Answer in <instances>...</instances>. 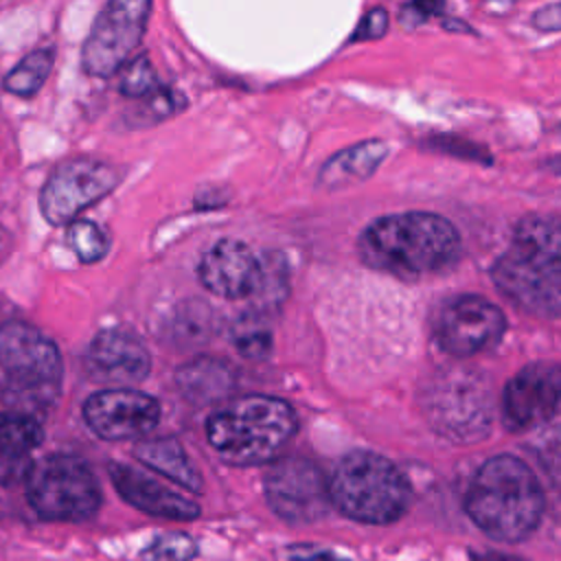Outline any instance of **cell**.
I'll return each instance as SVG.
<instances>
[{
  "instance_id": "cell-1",
  "label": "cell",
  "mask_w": 561,
  "mask_h": 561,
  "mask_svg": "<svg viewBox=\"0 0 561 561\" xmlns=\"http://www.w3.org/2000/svg\"><path fill=\"white\" fill-rule=\"evenodd\" d=\"M364 265L401 280H416L451 270L460 256L456 226L436 213L408 210L370 221L359 239Z\"/></svg>"
},
{
  "instance_id": "cell-2",
  "label": "cell",
  "mask_w": 561,
  "mask_h": 561,
  "mask_svg": "<svg viewBox=\"0 0 561 561\" xmlns=\"http://www.w3.org/2000/svg\"><path fill=\"white\" fill-rule=\"evenodd\" d=\"M546 500L535 471L517 456L497 454L480 465L465 493L469 519L491 539L517 543L530 537Z\"/></svg>"
},
{
  "instance_id": "cell-3",
  "label": "cell",
  "mask_w": 561,
  "mask_h": 561,
  "mask_svg": "<svg viewBox=\"0 0 561 561\" xmlns=\"http://www.w3.org/2000/svg\"><path fill=\"white\" fill-rule=\"evenodd\" d=\"M298 432L296 410L272 394L230 399L206 419V440L232 467H256L276 460Z\"/></svg>"
},
{
  "instance_id": "cell-4",
  "label": "cell",
  "mask_w": 561,
  "mask_h": 561,
  "mask_svg": "<svg viewBox=\"0 0 561 561\" xmlns=\"http://www.w3.org/2000/svg\"><path fill=\"white\" fill-rule=\"evenodd\" d=\"M329 493L344 517L373 526L397 522L412 502V489L401 469L368 449H353L340 458Z\"/></svg>"
},
{
  "instance_id": "cell-5",
  "label": "cell",
  "mask_w": 561,
  "mask_h": 561,
  "mask_svg": "<svg viewBox=\"0 0 561 561\" xmlns=\"http://www.w3.org/2000/svg\"><path fill=\"white\" fill-rule=\"evenodd\" d=\"M421 410L430 427L449 443L471 445L489 436L495 399L489 377L465 364L436 370L421 392Z\"/></svg>"
},
{
  "instance_id": "cell-6",
  "label": "cell",
  "mask_w": 561,
  "mask_h": 561,
  "mask_svg": "<svg viewBox=\"0 0 561 561\" xmlns=\"http://www.w3.org/2000/svg\"><path fill=\"white\" fill-rule=\"evenodd\" d=\"M31 508L48 522L79 524L101 508V486L92 467L75 454H48L33 462L26 480Z\"/></svg>"
},
{
  "instance_id": "cell-7",
  "label": "cell",
  "mask_w": 561,
  "mask_h": 561,
  "mask_svg": "<svg viewBox=\"0 0 561 561\" xmlns=\"http://www.w3.org/2000/svg\"><path fill=\"white\" fill-rule=\"evenodd\" d=\"M0 368L11 381L13 394L35 397L48 405L59 392L64 362L57 344L37 327L9 320L0 324Z\"/></svg>"
},
{
  "instance_id": "cell-8",
  "label": "cell",
  "mask_w": 561,
  "mask_h": 561,
  "mask_svg": "<svg viewBox=\"0 0 561 561\" xmlns=\"http://www.w3.org/2000/svg\"><path fill=\"white\" fill-rule=\"evenodd\" d=\"M491 280L517 309L537 318L561 316V259L511 243L491 265Z\"/></svg>"
},
{
  "instance_id": "cell-9",
  "label": "cell",
  "mask_w": 561,
  "mask_h": 561,
  "mask_svg": "<svg viewBox=\"0 0 561 561\" xmlns=\"http://www.w3.org/2000/svg\"><path fill=\"white\" fill-rule=\"evenodd\" d=\"M149 13L151 0H107L83 42V70L101 79L116 75L142 42Z\"/></svg>"
},
{
  "instance_id": "cell-10",
  "label": "cell",
  "mask_w": 561,
  "mask_h": 561,
  "mask_svg": "<svg viewBox=\"0 0 561 561\" xmlns=\"http://www.w3.org/2000/svg\"><path fill=\"white\" fill-rule=\"evenodd\" d=\"M263 493L270 511L294 526L322 519L331 504L329 480L305 456H278L263 476Z\"/></svg>"
},
{
  "instance_id": "cell-11",
  "label": "cell",
  "mask_w": 561,
  "mask_h": 561,
  "mask_svg": "<svg viewBox=\"0 0 561 561\" xmlns=\"http://www.w3.org/2000/svg\"><path fill=\"white\" fill-rule=\"evenodd\" d=\"M121 171L96 158H70L53 169L39 191V213L50 226H68L85 208L110 195Z\"/></svg>"
},
{
  "instance_id": "cell-12",
  "label": "cell",
  "mask_w": 561,
  "mask_h": 561,
  "mask_svg": "<svg viewBox=\"0 0 561 561\" xmlns=\"http://www.w3.org/2000/svg\"><path fill=\"white\" fill-rule=\"evenodd\" d=\"M506 331L500 307L476 294L447 298L434 318L436 344L449 357L465 359L495 346Z\"/></svg>"
},
{
  "instance_id": "cell-13",
  "label": "cell",
  "mask_w": 561,
  "mask_h": 561,
  "mask_svg": "<svg viewBox=\"0 0 561 561\" xmlns=\"http://www.w3.org/2000/svg\"><path fill=\"white\" fill-rule=\"evenodd\" d=\"M561 405V364L537 359L522 366L502 392V425L528 432L552 419Z\"/></svg>"
},
{
  "instance_id": "cell-14",
  "label": "cell",
  "mask_w": 561,
  "mask_h": 561,
  "mask_svg": "<svg viewBox=\"0 0 561 561\" xmlns=\"http://www.w3.org/2000/svg\"><path fill=\"white\" fill-rule=\"evenodd\" d=\"M90 432L103 440H140L160 423L156 397L134 388H105L92 392L81 408Z\"/></svg>"
},
{
  "instance_id": "cell-15",
  "label": "cell",
  "mask_w": 561,
  "mask_h": 561,
  "mask_svg": "<svg viewBox=\"0 0 561 561\" xmlns=\"http://www.w3.org/2000/svg\"><path fill=\"white\" fill-rule=\"evenodd\" d=\"M197 278L219 298H254L263 280V259H259L248 243L226 237L202 254Z\"/></svg>"
},
{
  "instance_id": "cell-16",
  "label": "cell",
  "mask_w": 561,
  "mask_h": 561,
  "mask_svg": "<svg viewBox=\"0 0 561 561\" xmlns=\"http://www.w3.org/2000/svg\"><path fill=\"white\" fill-rule=\"evenodd\" d=\"M110 480L116 489V493L136 511L160 517V519H173V522H193L199 517L202 508L197 502L188 500L186 495L173 491L167 484H160L156 478L147 476L145 471L112 462L107 467Z\"/></svg>"
},
{
  "instance_id": "cell-17",
  "label": "cell",
  "mask_w": 561,
  "mask_h": 561,
  "mask_svg": "<svg viewBox=\"0 0 561 561\" xmlns=\"http://www.w3.org/2000/svg\"><path fill=\"white\" fill-rule=\"evenodd\" d=\"M88 364L101 379L121 383H138L151 373L149 351L123 329L99 331L88 346Z\"/></svg>"
},
{
  "instance_id": "cell-18",
  "label": "cell",
  "mask_w": 561,
  "mask_h": 561,
  "mask_svg": "<svg viewBox=\"0 0 561 561\" xmlns=\"http://www.w3.org/2000/svg\"><path fill=\"white\" fill-rule=\"evenodd\" d=\"M42 423L22 410L0 412V484L24 482L33 467V451L42 445Z\"/></svg>"
},
{
  "instance_id": "cell-19",
  "label": "cell",
  "mask_w": 561,
  "mask_h": 561,
  "mask_svg": "<svg viewBox=\"0 0 561 561\" xmlns=\"http://www.w3.org/2000/svg\"><path fill=\"white\" fill-rule=\"evenodd\" d=\"M388 145L379 138L362 140L333 153L318 171L316 186L322 191H340L368 180L386 160Z\"/></svg>"
},
{
  "instance_id": "cell-20",
  "label": "cell",
  "mask_w": 561,
  "mask_h": 561,
  "mask_svg": "<svg viewBox=\"0 0 561 561\" xmlns=\"http://www.w3.org/2000/svg\"><path fill=\"white\" fill-rule=\"evenodd\" d=\"M175 386L193 405L217 403L232 392L234 370L217 357H195L175 370Z\"/></svg>"
},
{
  "instance_id": "cell-21",
  "label": "cell",
  "mask_w": 561,
  "mask_h": 561,
  "mask_svg": "<svg viewBox=\"0 0 561 561\" xmlns=\"http://www.w3.org/2000/svg\"><path fill=\"white\" fill-rule=\"evenodd\" d=\"M134 458L193 495L204 489L199 469L175 438H140L134 447Z\"/></svg>"
},
{
  "instance_id": "cell-22",
  "label": "cell",
  "mask_w": 561,
  "mask_h": 561,
  "mask_svg": "<svg viewBox=\"0 0 561 561\" xmlns=\"http://www.w3.org/2000/svg\"><path fill=\"white\" fill-rule=\"evenodd\" d=\"M511 243L561 259V215H552V213L524 215L515 224Z\"/></svg>"
},
{
  "instance_id": "cell-23",
  "label": "cell",
  "mask_w": 561,
  "mask_h": 561,
  "mask_svg": "<svg viewBox=\"0 0 561 561\" xmlns=\"http://www.w3.org/2000/svg\"><path fill=\"white\" fill-rule=\"evenodd\" d=\"M55 66V50L53 48H35L26 57H22L2 79V88L9 94L28 99L35 96L42 85L48 81Z\"/></svg>"
},
{
  "instance_id": "cell-24",
  "label": "cell",
  "mask_w": 561,
  "mask_h": 561,
  "mask_svg": "<svg viewBox=\"0 0 561 561\" xmlns=\"http://www.w3.org/2000/svg\"><path fill=\"white\" fill-rule=\"evenodd\" d=\"M138 103L129 112V127H147V125H158L162 121H169L178 116L186 107V96L178 92L175 88L160 85L151 94L136 99Z\"/></svg>"
},
{
  "instance_id": "cell-25",
  "label": "cell",
  "mask_w": 561,
  "mask_h": 561,
  "mask_svg": "<svg viewBox=\"0 0 561 561\" xmlns=\"http://www.w3.org/2000/svg\"><path fill=\"white\" fill-rule=\"evenodd\" d=\"M66 243L75 252V256L85 265L101 261L110 250V239L103 232V228L90 219L79 217L68 224Z\"/></svg>"
},
{
  "instance_id": "cell-26",
  "label": "cell",
  "mask_w": 561,
  "mask_h": 561,
  "mask_svg": "<svg viewBox=\"0 0 561 561\" xmlns=\"http://www.w3.org/2000/svg\"><path fill=\"white\" fill-rule=\"evenodd\" d=\"M232 344L239 355L248 359H267L274 353V335L261 322V313H250L234 327Z\"/></svg>"
},
{
  "instance_id": "cell-27",
  "label": "cell",
  "mask_w": 561,
  "mask_h": 561,
  "mask_svg": "<svg viewBox=\"0 0 561 561\" xmlns=\"http://www.w3.org/2000/svg\"><path fill=\"white\" fill-rule=\"evenodd\" d=\"M195 557L197 541L186 533H162L140 550L142 561H193Z\"/></svg>"
},
{
  "instance_id": "cell-28",
  "label": "cell",
  "mask_w": 561,
  "mask_h": 561,
  "mask_svg": "<svg viewBox=\"0 0 561 561\" xmlns=\"http://www.w3.org/2000/svg\"><path fill=\"white\" fill-rule=\"evenodd\" d=\"M123 68L125 70L121 75L118 90L127 99H142V96L151 94L153 90H158L162 85L160 77L153 70V66H151L147 55H138L136 59L127 61Z\"/></svg>"
},
{
  "instance_id": "cell-29",
  "label": "cell",
  "mask_w": 561,
  "mask_h": 561,
  "mask_svg": "<svg viewBox=\"0 0 561 561\" xmlns=\"http://www.w3.org/2000/svg\"><path fill=\"white\" fill-rule=\"evenodd\" d=\"M289 283H287V263L278 252H270L263 256V280L256 296L261 298L259 307L280 305L287 296Z\"/></svg>"
},
{
  "instance_id": "cell-30",
  "label": "cell",
  "mask_w": 561,
  "mask_h": 561,
  "mask_svg": "<svg viewBox=\"0 0 561 561\" xmlns=\"http://www.w3.org/2000/svg\"><path fill=\"white\" fill-rule=\"evenodd\" d=\"M537 458L557 489H561V423L537 438Z\"/></svg>"
},
{
  "instance_id": "cell-31",
  "label": "cell",
  "mask_w": 561,
  "mask_h": 561,
  "mask_svg": "<svg viewBox=\"0 0 561 561\" xmlns=\"http://www.w3.org/2000/svg\"><path fill=\"white\" fill-rule=\"evenodd\" d=\"M432 145V149L436 151H443L447 156H456L460 160H471V162H480V164H491L493 162V156L482 147V145H476V142H469L465 138H458V136H434L427 140Z\"/></svg>"
},
{
  "instance_id": "cell-32",
  "label": "cell",
  "mask_w": 561,
  "mask_h": 561,
  "mask_svg": "<svg viewBox=\"0 0 561 561\" xmlns=\"http://www.w3.org/2000/svg\"><path fill=\"white\" fill-rule=\"evenodd\" d=\"M445 9V0H410L399 11V22L405 28H414Z\"/></svg>"
},
{
  "instance_id": "cell-33",
  "label": "cell",
  "mask_w": 561,
  "mask_h": 561,
  "mask_svg": "<svg viewBox=\"0 0 561 561\" xmlns=\"http://www.w3.org/2000/svg\"><path fill=\"white\" fill-rule=\"evenodd\" d=\"M388 24H390L388 11L381 9V7H375V9H370V11L359 20V24L355 26V31H353V35H351V42L379 39V37L386 35Z\"/></svg>"
},
{
  "instance_id": "cell-34",
  "label": "cell",
  "mask_w": 561,
  "mask_h": 561,
  "mask_svg": "<svg viewBox=\"0 0 561 561\" xmlns=\"http://www.w3.org/2000/svg\"><path fill=\"white\" fill-rule=\"evenodd\" d=\"M289 561H346L344 557H337L329 548H320L313 543H296L287 548Z\"/></svg>"
},
{
  "instance_id": "cell-35",
  "label": "cell",
  "mask_w": 561,
  "mask_h": 561,
  "mask_svg": "<svg viewBox=\"0 0 561 561\" xmlns=\"http://www.w3.org/2000/svg\"><path fill=\"white\" fill-rule=\"evenodd\" d=\"M530 24L541 31V33H554L561 31V2H552V4H543L539 7L533 18Z\"/></svg>"
},
{
  "instance_id": "cell-36",
  "label": "cell",
  "mask_w": 561,
  "mask_h": 561,
  "mask_svg": "<svg viewBox=\"0 0 561 561\" xmlns=\"http://www.w3.org/2000/svg\"><path fill=\"white\" fill-rule=\"evenodd\" d=\"M471 561H526V559L493 550V552H471Z\"/></svg>"
},
{
  "instance_id": "cell-37",
  "label": "cell",
  "mask_w": 561,
  "mask_h": 561,
  "mask_svg": "<svg viewBox=\"0 0 561 561\" xmlns=\"http://www.w3.org/2000/svg\"><path fill=\"white\" fill-rule=\"evenodd\" d=\"M548 169H552V171H557V173H561V156H557V158H552L550 162H548Z\"/></svg>"
}]
</instances>
